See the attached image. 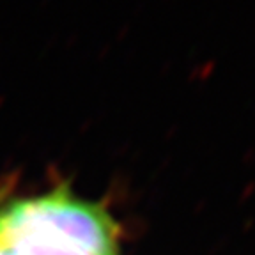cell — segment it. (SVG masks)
<instances>
[{
    "label": "cell",
    "instance_id": "277c9868",
    "mask_svg": "<svg viewBox=\"0 0 255 255\" xmlns=\"http://www.w3.org/2000/svg\"><path fill=\"white\" fill-rule=\"evenodd\" d=\"M172 68H174V60H167V62L163 64V68H161V73H168Z\"/></svg>",
    "mask_w": 255,
    "mask_h": 255
},
{
    "label": "cell",
    "instance_id": "3957f363",
    "mask_svg": "<svg viewBox=\"0 0 255 255\" xmlns=\"http://www.w3.org/2000/svg\"><path fill=\"white\" fill-rule=\"evenodd\" d=\"M199 73H200V64L197 62V64H193V66H190L186 80L188 82H197V80H199Z\"/></svg>",
    "mask_w": 255,
    "mask_h": 255
},
{
    "label": "cell",
    "instance_id": "7a4b0ae2",
    "mask_svg": "<svg viewBox=\"0 0 255 255\" xmlns=\"http://www.w3.org/2000/svg\"><path fill=\"white\" fill-rule=\"evenodd\" d=\"M216 66H218V60L216 59H207L204 62H200V73H199L200 82H206V80L211 78L216 71Z\"/></svg>",
    "mask_w": 255,
    "mask_h": 255
},
{
    "label": "cell",
    "instance_id": "8992f818",
    "mask_svg": "<svg viewBox=\"0 0 255 255\" xmlns=\"http://www.w3.org/2000/svg\"><path fill=\"white\" fill-rule=\"evenodd\" d=\"M254 27H255V20H254Z\"/></svg>",
    "mask_w": 255,
    "mask_h": 255
},
{
    "label": "cell",
    "instance_id": "6da1fadb",
    "mask_svg": "<svg viewBox=\"0 0 255 255\" xmlns=\"http://www.w3.org/2000/svg\"><path fill=\"white\" fill-rule=\"evenodd\" d=\"M11 206L18 215L52 231L87 255H117L116 220L101 204L78 199L66 186Z\"/></svg>",
    "mask_w": 255,
    "mask_h": 255
},
{
    "label": "cell",
    "instance_id": "5b68a950",
    "mask_svg": "<svg viewBox=\"0 0 255 255\" xmlns=\"http://www.w3.org/2000/svg\"><path fill=\"white\" fill-rule=\"evenodd\" d=\"M0 255H12V254H11V250H9V248L0 247Z\"/></svg>",
    "mask_w": 255,
    "mask_h": 255
}]
</instances>
